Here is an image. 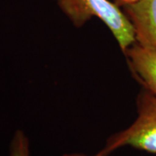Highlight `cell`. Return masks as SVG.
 I'll return each mask as SVG.
<instances>
[{
    "mask_svg": "<svg viewBox=\"0 0 156 156\" xmlns=\"http://www.w3.org/2000/svg\"><path fill=\"white\" fill-rule=\"evenodd\" d=\"M9 156H30V140L23 130L18 129L13 135L10 144Z\"/></svg>",
    "mask_w": 156,
    "mask_h": 156,
    "instance_id": "cell-5",
    "label": "cell"
},
{
    "mask_svg": "<svg viewBox=\"0 0 156 156\" xmlns=\"http://www.w3.org/2000/svg\"><path fill=\"white\" fill-rule=\"evenodd\" d=\"M138 0H114V2L117 5L120 6L121 8L123 7L126 5H129V4H132V3H134Z\"/></svg>",
    "mask_w": 156,
    "mask_h": 156,
    "instance_id": "cell-6",
    "label": "cell"
},
{
    "mask_svg": "<svg viewBox=\"0 0 156 156\" xmlns=\"http://www.w3.org/2000/svg\"><path fill=\"white\" fill-rule=\"evenodd\" d=\"M132 72L156 96V51L134 43L124 51Z\"/></svg>",
    "mask_w": 156,
    "mask_h": 156,
    "instance_id": "cell-4",
    "label": "cell"
},
{
    "mask_svg": "<svg viewBox=\"0 0 156 156\" xmlns=\"http://www.w3.org/2000/svg\"><path fill=\"white\" fill-rule=\"evenodd\" d=\"M137 118L128 128L110 135L98 153L110 155L123 147L156 154V96L142 89L137 97Z\"/></svg>",
    "mask_w": 156,
    "mask_h": 156,
    "instance_id": "cell-2",
    "label": "cell"
},
{
    "mask_svg": "<svg viewBox=\"0 0 156 156\" xmlns=\"http://www.w3.org/2000/svg\"><path fill=\"white\" fill-rule=\"evenodd\" d=\"M76 28L93 17L108 28L123 52L136 42L133 25L122 9L109 0H54Z\"/></svg>",
    "mask_w": 156,
    "mask_h": 156,
    "instance_id": "cell-1",
    "label": "cell"
},
{
    "mask_svg": "<svg viewBox=\"0 0 156 156\" xmlns=\"http://www.w3.org/2000/svg\"><path fill=\"white\" fill-rule=\"evenodd\" d=\"M62 156H111V155H102L100 154L99 153H97L95 155H87V154H64Z\"/></svg>",
    "mask_w": 156,
    "mask_h": 156,
    "instance_id": "cell-7",
    "label": "cell"
},
{
    "mask_svg": "<svg viewBox=\"0 0 156 156\" xmlns=\"http://www.w3.org/2000/svg\"><path fill=\"white\" fill-rule=\"evenodd\" d=\"M122 9L133 25L136 43L156 51V0H138Z\"/></svg>",
    "mask_w": 156,
    "mask_h": 156,
    "instance_id": "cell-3",
    "label": "cell"
}]
</instances>
